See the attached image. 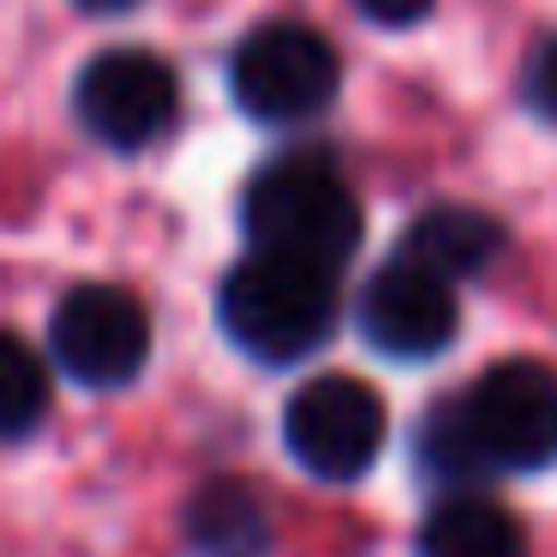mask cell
I'll return each mask as SVG.
<instances>
[{
  "label": "cell",
  "instance_id": "obj_1",
  "mask_svg": "<svg viewBox=\"0 0 557 557\" xmlns=\"http://www.w3.org/2000/svg\"><path fill=\"white\" fill-rule=\"evenodd\" d=\"M216 312L234 348H246L252 360L288 366L318 354L336 330V276L318 264H300V258L252 252L246 264L228 270Z\"/></svg>",
  "mask_w": 557,
  "mask_h": 557
},
{
  "label": "cell",
  "instance_id": "obj_2",
  "mask_svg": "<svg viewBox=\"0 0 557 557\" xmlns=\"http://www.w3.org/2000/svg\"><path fill=\"white\" fill-rule=\"evenodd\" d=\"M246 234L258 252L336 270L360 246V198L324 157H282L246 186Z\"/></svg>",
  "mask_w": 557,
  "mask_h": 557
},
{
  "label": "cell",
  "instance_id": "obj_3",
  "mask_svg": "<svg viewBox=\"0 0 557 557\" xmlns=\"http://www.w3.org/2000/svg\"><path fill=\"white\" fill-rule=\"evenodd\" d=\"M228 85H234V102H240L252 121L294 126V121H312V114H324L330 102H336L342 61L312 25L276 18V25H258L252 37L234 49Z\"/></svg>",
  "mask_w": 557,
  "mask_h": 557
},
{
  "label": "cell",
  "instance_id": "obj_4",
  "mask_svg": "<svg viewBox=\"0 0 557 557\" xmlns=\"http://www.w3.org/2000/svg\"><path fill=\"white\" fill-rule=\"evenodd\" d=\"M461 401L485 468H545L557 461V372L540 360H497Z\"/></svg>",
  "mask_w": 557,
  "mask_h": 557
},
{
  "label": "cell",
  "instance_id": "obj_5",
  "mask_svg": "<svg viewBox=\"0 0 557 557\" xmlns=\"http://www.w3.org/2000/svg\"><path fill=\"white\" fill-rule=\"evenodd\" d=\"M384 396L348 372H324L300 384L288 401V420H282L294 461L318 480H360L384 449Z\"/></svg>",
  "mask_w": 557,
  "mask_h": 557
},
{
  "label": "cell",
  "instance_id": "obj_6",
  "mask_svg": "<svg viewBox=\"0 0 557 557\" xmlns=\"http://www.w3.org/2000/svg\"><path fill=\"white\" fill-rule=\"evenodd\" d=\"M73 109L85 121L90 138H102L109 150H145L181 114V85L174 66L150 49H102L97 61L78 73Z\"/></svg>",
  "mask_w": 557,
  "mask_h": 557
},
{
  "label": "cell",
  "instance_id": "obj_7",
  "mask_svg": "<svg viewBox=\"0 0 557 557\" xmlns=\"http://www.w3.org/2000/svg\"><path fill=\"white\" fill-rule=\"evenodd\" d=\"M54 360L90 389H121L150 360V312L114 282H85L54 306Z\"/></svg>",
  "mask_w": 557,
  "mask_h": 557
},
{
  "label": "cell",
  "instance_id": "obj_8",
  "mask_svg": "<svg viewBox=\"0 0 557 557\" xmlns=\"http://www.w3.org/2000/svg\"><path fill=\"white\" fill-rule=\"evenodd\" d=\"M360 330L389 360H432L456 336V294L432 270L389 258L360 294Z\"/></svg>",
  "mask_w": 557,
  "mask_h": 557
},
{
  "label": "cell",
  "instance_id": "obj_9",
  "mask_svg": "<svg viewBox=\"0 0 557 557\" xmlns=\"http://www.w3.org/2000/svg\"><path fill=\"white\" fill-rule=\"evenodd\" d=\"M497 252H504V228H497L485 210L437 205V210H425V216L408 222L396 258H408V264L432 270V276H444V282H461V276H480Z\"/></svg>",
  "mask_w": 557,
  "mask_h": 557
},
{
  "label": "cell",
  "instance_id": "obj_10",
  "mask_svg": "<svg viewBox=\"0 0 557 557\" xmlns=\"http://www.w3.org/2000/svg\"><path fill=\"white\" fill-rule=\"evenodd\" d=\"M420 557H528V533L504 504L480 492H456L425 516Z\"/></svg>",
  "mask_w": 557,
  "mask_h": 557
},
{
  "label": "cell",
  "instance_id": "obj_11",
  "mask_svg": "<svg viewBox=\"0 0 557 557\" xmlns=\"http://www.w3.org/2000/svg\"><path fill=\"white\" fill-rule=\"evenodd\" d=\"M186 528H193V540L205 545L210 557H252L258 545L270 540L264 504H258V492L240 485V480L205 485L198 504H193V516H186Z\"/></svg>",
  "mask_w": 557,
  "mask_h": 557
},
{
  "label": "cell",
  "instance_id": "obj_12",
  "mask_svg": "<svg viewBox=\"0 0 557 557\" xmlns=\"http://www.w3.org/2000/svg\"><path fill=\"white\" fill-rule=\"evenodd\" d=\"M49 413V366L18 342L13 330H0V437H25Z\"/></svg>",
  "mask_w": 557,
  "mask_h": 557
},
{
  "label": "cell",
  "instance_id": "obj_13",
  "mask_svg": "<svg viewBox=\"0 0 557 557\" xmlns=\"http://www.w3.org/2000/svg\"><path fill=\"white\" fill-rule=\"evenodd\" d=\"M420 456L437 480H473V473H485V456H480V444H473L468 420H461V401H437V408L425 413Z\"/></svg>",
  "mask_w": 557,
  "mask_h": 557
},
{
  "label": "cell",
  "instance_id": "obj_14",
  "mask_svg": "<svg viewBox=\"0 0 557 557\" xmlns=\"http://www.w3.org/2000/svg\"><path fill=\"white\" fill-rule=\"evenodd\" d=\"M528 109L557 126V37L540 42L533 61H528Z\"/></svg>",
  "mask_w": 557,
  "mask_h": 557
},
{
  "label": "cell",
  "instance_id": "obj_15",
  "mask_svg": "<svg viewBox=\"0 0 557 557\" xmlns=\"http://www.w3.org/2000/svg\"><path fill=\"white\" fill-rule=\"evenodd\" d=\"M372 25H389V30H401V25H420L425 13H432V0H354Z\"/></svg>",
  "mask_w": 557,
  "mask_h": 557
},
{
  "label": "cell",
  "instance_id": "obj_16",
  "mask_svg": "<svg viewBox=\"0 0 557 557\" xmlns=\"http://www.w3.org/2000/svg\"><path fill=\"white\" fill-rule=\"evenodd\" d=\"M85 13H126V7H145V0H78Z\"/></svg>",
  "mask_w": 557,
  "mask_h": 557
}]
</instances>
